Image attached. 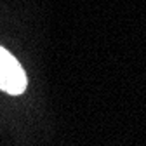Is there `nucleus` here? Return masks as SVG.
Returning <instances> with one entry per match:
<instances>
[{
	"mask_svg": "<svg viewBox=\"0 0 146 146\" xmlns=\"http://www.w3.org/2000/svg\"><path fill=\"white\" fill-rule=\"evenodd\" d=\"M0 89L9 94H21L26 89V75L9 50L0 47Z\"/></svg>",
	"mask_w": 146,
	"mask_h": 146,
	"instance_id": "f257e3e1",
	"label": "nucleus"
}]
</instances>
